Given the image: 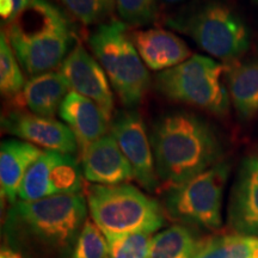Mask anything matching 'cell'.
Here are the masks:
<instances>
[{
    "label": "cell",
    "instance_id": "cell-4",
    "mask_svg": "<svg viewBox=\"0 0 258 258\" xmlns=\"http://www.w3.org/2000/svg\"><path fill=\"white\" fill-rule=\"evenodd\" d=\"M86 201L92 221L108 241L133 233H150L165 225L164 209L135 186L90 185Z\"/></svg>",
    "mask_w": 258,
    "mask_h": 258
},
{
    "label": "cell",
    "instance_id": "cell-5",
    "mask_svg": "<svg viewBox=\"0 0 258 258\" xmlns=\"http://www.w3.org/2000/svg\"><path fill=\"white\" fill-rule=\"evenodd\" d=\"M88 42L122 104L128 109L140 104L151 78L124 22L110 19L99 24L90 34Z\"/></svg>",
    "mask_w": 258,
    "mask_h": 258
},
{
    "label": "cell",
    "instance_id": "cell-15",
    "mask_svg": "<svg viewBox=\"0 0 258 258\" xmlns=\"http://www.w3.org/2000/svg\"><path fill=\"white\" fill-rule=\"evenodd\" d=\"M131 38L144 63L157 72L178 66L191 56V50L185 42L164 29L134 31Z\"/></svg>",
    "mask_w": 258,
    "mask_h": 258
},
{
    "label": "cell",
    "instance_id": "cell-14",
    "mask_svg": "<svg viewBox=\"0 0 258 258\" xmlns=\"http://www.w3.org/2000/svg\"><path fill=\"white\" fill-rule=\"evenodd\" d=\"M59 116L73 132L82 152L110 129V116L97 103L73 91L63 99Z\"/></svg>",
    "mask_w": 258,
    "mask_h": 258
},
{
    "label": "cell",
    "instance_id": "cell-23",
    "mask_svg": "<svg viewBox=\"0 0 258 258\" xmlns=\"http://www.w3.org/2000/svg\"><path fill=\"white\" fill-rule=\"evenodd\" d=\"M22 70L23 69L3 30L0 36V91L6 98L14 99L23 91L27 82Z\"/></svg>",
    "mask_w": 258,
    "mask_h": 258
},
{
    "label": "cell",
    "instance_id": "cell-22",
    "mask_svg": "<svg viewBox=\"0 0 258 258\" xmlns=\"http://www.w3.org/2000/svg\"><path fill=\"white\" fill-rule=\"evenodd\" d=\"M83 170L73 154L59 153L49 176L51 195L80 194L83 190Z\"/></svg>",
    "mask_w": 258,
    "mask_h": 258
},
{
    "label": "cell",
    "instance_id": "cell-24",
    "mask_svg": "<svg viewBox=\"0 0 258 258\" xmlns=\"http://www.w3.org/2000/svg\"><path fill=\"white\" fill-rule=\"evenodd\" d=\"M64 10L84 25L110 21L116 9L115 0H60Z\"/></svg>",
    "mask_w": 258,
    "mask_h": 258
},
{
    "label": "cell",
    "instance_id": "cell-1",
    "mask_svg": "<svg viewBox=\"0 0 258 258\" xmlns=\"http://www.w3.org/2000/svg\"><path fill=\"white\" fill-rule=\"evenodd\" d=\"M88 201L80 194L17 200L8 211L4 233L12 249L28 258H69L88 220Z\"/></svg>",
    "mask_w": 258,
    "mask_h": 258
},
{
    "label": "cell",
    "instance_id": "cell-21",
    "mask_svg": "<svg viewBox=\"0 0 258 258\" xmlns=\"http://www.w3.org/2000/svg\"><path fill=\"white\" fill-rule=\"evenodd\" d=\"M59 153L54 151H43L40 158L29 167L19 188V200L35 201V200L53 196L49 184V176L51 167L59 157Z\"/></svg>",
    "mask_w": 258,
    "mask_h": 258
},
{
    "label": "cell",
    "instance_id": "cell-6",
    "mask_svg": "<svg viewBox=\"0 0 258 258\" xmlns=\"http://www.w3.org/2000/svg\"><path fill=\"white\" fill-rule=\"evenodd\" d=\"M156 89L171 101L215 116H225L230 111L227 64L209 56L191 55L178 66L159 72L156 76Z\"/></svg>",
    "mask_w": 258,
    "mask_h": 258
},
{
    "label": "cell",
    "instance_id": "cell-9",
    "mask_svg": "<svg viewBox=\"0 0 258 258\" xmlns=\"http://www.w3.org/2000/svg\"><path fill=\"white\" fill-rule=\"evenodd\" d=\"M109 131L132 165L139 184L147 191H154L159 186V178L152 145L141 115L131 109L116 111Z\"/></svg>",
    "mask_w": 258,
    "mask_h": 258
},
{
    "label": "cell",
    "instance_id": "cell-30",
    "mask_svg": "<svg viewBox=\"0 0 258 258\" xmlns=\"http://www.w3.org/2000/svg\"><path fill=\"white\" fill-rule=\"evenodd\" d=\"M163 2L166 3V4H177V3L183 2V0H163Z\"/></svg>",
    "mask_w": 258,
    "mask_h": 258
},
{
    "label": "cell",
    "instance_id": "cell-28",
    "mask_svg": "<svg viewBox=\"0 0 258 258\" xmlns=\"http://www.w3.org/2000/svg\"><path fill=\"white\" fill-rule=\"evenodd\" d=\"M30 0H0V16L3 22L9 23L29 4Z\"/></svg>",
    "mask_w": 258,
    "mask_h": 258
},
{
    "label": "cell",
    "instance_id": "cell-20",
    "mask_svg": "<svg viewBox=\"0 0 258 258\" xmlns=\"http://www.w3.org/2000/svg\"><path fill=\"white\" fill-rule=\"evenodd\" d=\"M198 241L188 226L173 225L152 238L147 258H192Z\"/></svg>",
    "mask_w": 258,
    "mask_h": 258
},
{
    "label": "cell",
    "instance_id": "cell-29",
    "mask_svg": "<svg viewBox=\"0 0 258 258\" xmlns=\"http://www.w3.org/2000/svg\"><path fill=\"white\" fill-rule=\"evenodd\" d=\"M0 258H25L21 252L17 250L12 249V247H3L2 253H0Z\"/></svg>",
    "mask_w": 258,
    "mask_h": 258
},
{
    "label": "cell",
    "instance_id": "cell-3",
    "mask_svg": "<svg viewBox=\"0 0 258 258\" xmlns=\"http://www.w3.org/2000/svg\"><path fill=\"white\" fill-rule=\"evenodd\" d=\"M4 32L22 69L31 77L60 67L76 46L72 21L54 0H30L6 23Z\"/></svg>",
    "mask_w": 258,
    "mask_h": 258
},
{
    "label": "cell",
    "instance_id": "cell-27",
    "mask_svg": "<svg viewBox=\"0 0 258 258\" xmlns=\"http://www.w3.org/2000/svg\"><path fill=\"white\" fill-rule=\"evenodd\" d=\"M115 3L116 11L127 24L150 23L157 12V0H115Z\"/></svg>",
    "mask_w": 258,
    "mask_h": 258
},
{
    "label": "cell",
    "instance_id": "cell-19",
    "mask_svg": "<svg viewBox=\"0 0 258 258\" xmlns=\"http://www.w3.org/2000/svg\"><path fill=\"white\" fill-rule=\"evenodd\" d=\"M258 238L243 234H222L198 241L192 258H253Z\"/></svg>",
    "mask_w": 258,
    "mask_h": 258
},
{
    "label": "cell",
    "instance_id": "cell-10",
    "mask_svg": "<svg viewBox=\"0 0 258 258\" xmlns=\"http://www.w3.org/2000/svg\"><path fill=\"white\" fill-rule=\"evenodd\" d=\"M2 127L6 133L46 151L76 154L79 144L67 124L54 117H43L30 111L12 109L2 117Z\"/></svg>",
    "mask_w": 258,
    "mask_h": 258
},
{
    "label": "cell",
    "instance_id": "cell-7",
    "mask_svg": "<svg viewBox=\"0 0 258 258\" xmlns=\"http://www.w3.org/2000/svg\"><path fill=\"white\" fill-rule=\"evenodd\" d=\"M169 27L188 35L215 59L232 64L250 47V31L234 10L220 2H211L189 14L170 19Z\"/></svg>",
    "mask_w": 258,
    "mask_h": 258
},
{
    "label": "cell",
    "instance_id": "cell-13",
    "mask_svg": "<svg viewBox=\"0 0 258 258\" xmlns=\"http://www.w3.org/2000/svg\"><path fill=\"white\" fill-rule=\"evenodd\" d=\"M228 224L235 233L258 238V170L256 157L243 160L232 186Z\"/></svg>",
    "mask_w": 258,
    "mask_h": 258
},
{
    "label": "cell",
    "instance_id": "cell-16",
    "mask_svg": "<svg viewBox=\"0 0 258 258\" xmlns=\"http://www.w3.org/2000/svg\"><path fill=\"white\" fill-rule=\"evenodd\" d=\"M70 86L59 71L30 77L16 98L12 99L14 109H28L32 114L54 117L59 112L63 99L70 93Z\"/></svg>",
    "mask_w": 258,
    "mask_h": 258
},
{
    "label": "cell",
    "instance_id": "cell-11",
    "mask_svg": "<svg viewBox=\"0 0 258 258\" xmlns=\"http://www.w3.org/2000/svg\"><path fill=\"white\" fill-rule=\"evenodd\" d=\"M59 72L73 92L97 103L106 115L112 117L114 97L109 79L101 63L90 55L85 47L77 43L60 64Z\"/></svg>",
    "mask_w": 258,
    "mask_h": 258
},
{
    "label": "cell",
    "instance_id": "cell-2",
    "mask_svg": "<svg viewBox=\"0 0 258 258\" xmlns=\"http://www.w3.org/2000/svg\"><path fill=\"white\" fill-rule=\"evenodd\" d=\"M150 140L157 176L167 189L211 169L224 156L215 128L201 116L188 111L169 112L158 118Z\"/></svg>",
    "mask_w": 258,
    "mask_h": 258
},
{
    "label": "cell",
    "instance_id": "cell-12",
    "mask_svg": "<svg viewBox=\"0 0 258 258\" xmlns=\"http://www.w3.org/2000/svg\"><path fill=\"white\" fill-rule=\"evenodd\" d=\"M82 170L89 182L99 185L123 184L135 178L132 165L111 133L83 151Z\"/></svg>",
    "mask_w": 258,
    "mask_h": 258
},
{
    "label": "cell",
    "instance_id": "cell-25",
    "mask_svg": "<svg viewBox=\"0 0 258 258\" xmlns=\"http://www.w3.org/2000/svg\"><path fill=\"white\" fill-rule=\"evenodd\" d=\"M109 241L99 227L86 220L77 239L71 258H108Z\"/></svg>",
    "mask_w": 258,
    "mask_h": 258
},
{
    "label": "cell",
    "instance_id": "cell-17",
    "mask_svg": "<svg viewBox=\"0 0 258 258\" xmlns=\"http://www.w3.org/2000/svg\"><path fill=\"white\" fill-rule=\"evenodd\" d=\"M43 151L40 147L22 140L3 141L0 146V186L2 198L14 205L25 173L40 158Z\"/></svg>",
    "mask_w": 258,
    "mask_h": 258
},
{
    "label": "cell",
    "instance_id": "cell-26",
    "mask_svg": "<svg viewBox=\"0 0 258 258\" xmlns=\"http://www.w3.org/2000/svg\"><path fill=\"white\" fill-rule=\"evenodd\" d=\"M152 234L133 233L109 241L108 258H147Z\"/></svg>",
    "mask_w": 258,
    "mask_h": 258
},
{
    "label": "cell",
    "instance_id": "cell-31",
    "mask_svg": "<svg viewBox=\"0 0 258 258\" xmlns=\"http://www.w3.org/2000/svg\"><path fill=\"white\" fill-rule=\"evenodd\" d=\"M253 258H258V244H257V249H256V252H254Z\"/></svg>",
    "mask_w": 258,
    "mask_h": 258
},
{
    "label": "cell",
    "instance_id": "cell-8",
    "mask_svg": "<svg viewBox=\"0 0 258 258\" xmlns=\"http://www.w3.org/2000/svg\"><path fill=\"white\" fill-rule=\"evenodd\" d=\"M231 164L219 161L183 184L166 190L164 207L182 225L217 231L222 225V200Z\"/></svg>",
    "mask_w": 258,
    "mask_h": 258
},
{
    "label": "cell",
    "instance_id": "cell-18",
    "mask_svg": "<svg viewBox=\"0 0 258 258\" xmlns=\"http://www.w3.org/2000/svg\"><path fill=\"white\" fill-rule=\"evenodd\" d=\"M227 88L238 116L243 121L252 118L258 112V61L228 64Z\"/></svg>",
    "mask_w": 258,
    "mask_h": 258
},
{
    "label": "cell",
    "instance_id": "cell-32",
    "mask_svg": "<svg viewBox=\"0 0 258 258\" xmlns=\"http://www.w3.org/2000/svg\"><path fill=\"white\" fill-rule=\"evenodd\" d=\"M253 2H254V3H257V4H258V0H253Z\"/></svg>",
    "mask_w": 258,
    "mask_h": 258
}]
</instances>
